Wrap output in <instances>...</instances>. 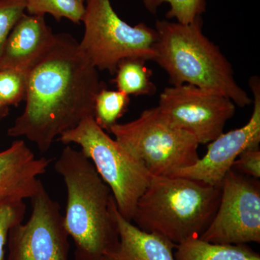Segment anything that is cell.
I'll list each match as a JSON object with an SVG mask.
<instances>
[{"label": "cell", "instance_id": "cell-1", "mask_svg": "<svg viewBox=\"0 0 260 260\" xmlns=\"http://www.w3.org/2000/svg\"><path fill=\"white\" fill-rule=\"evenodd\" d=\"M103 88L98 70L68 34H54L47 49L28 71L25 109L8 130L25 138L42 153L64 132L93 116Z\"/></svg>", "mask_w": 260, "mask_h": 260}, {"label": "cell", "instance_id": "cell-2", "mask_svg": "<svg viewBox=\"0 0 260 260\" xmlns=\"http://www.w3.org/2000/svg\"><path fill=\"white\" fill-rule=\"evenodd\" d=\"M68 192L65 229L75 242V260H100L119 242L115 200L92 162L67 145L54 164Z\"/></svg>", "mask_w": 260, "mask_h": 260}, {"label": "cell", "instance_id": "cell-3", "mask_svg": "<svg viewBox=\"0 0 260 260\" xmlns=\"http://www.w3.org/2000/svg\"><path fill=\"white\" fill-rule=\"evenodd\" d=\"M155 29L153 61L165 70L172 85L188 84L220 93L238 107L252 103L238 85L226 57L203 34L201 16L189 24L158 20Z\"/></svg>", "mask_w": 260, "mask_h": 260}, {"label": "cell", "instance_id": "cell-4", "mask_svg": "<svg viewBox=\"0 0 260 260\" xmlns=\"http://www.w3.org/2000/svg\"><path fill=\"white\" fill-rule=\"evenodd\" d=\"M220 186L180 177H155L140 197L133 220L137 226L178 244L200 237L218 210Z\"/></svg>", "mask_w": 260, "mask_h": 260}, {"label": "cell", "instance_id": "cell-5", "mask_svg": "<svg viewBox=\"0 0 260 260\" xmlns=\"http://www.w3.org/2000/svg\"><path fill=\"white\" fill-rule=\"evenodd\" d=\"M58 140L67 145H79L80 151L110 188L118 211L132 221L138 200L153 177L145 166L112 139L93 116L85 118L74 129L64 132Z\"/></svg>", "mask_w": 260, "mask_h": 260}, {"label": "cell", "instance_id": "cell-6", "mask_svg": "<svg viewBox=\"0 0 260 260\" xmlns=\"http://www.w3.org/2000/svg\"><path fill=\"white\" fill-rule=\"evenodd\" d=\"M109 132L152 176L170 177L200 158L196 138L171 124L158 107L145 109L135 120L117 123Z\"/></svg>", "mask_w": 260, "mask_h": 260}, {"label": "cell", "instance_id": "cell-7", "mask_svg": "<svg viewBox=\"0 0 260 260\" xmlns=\"http://www.w3.org/2000/svg\"><path fill=\"white\" fill-rule=\"evenodd\" d=\"M79 47L97 70L115 75L126 59L153 60L157 32L144 23L132 26L116 14L110 0H85Z\"/></svg>", "mask_w": 260, "mask_h": 260}, {"label": "cell", "instance_id": "cell-8", "mask_svg": "<svg viewBox=\"0 0 260 260\" xmlns=\"http://www.w3.org/2000/svg\"><path fill=\"white\" fill-rule=\"evenodd\" d=\"M220 188L218 210L200 239L219 244L260 243L259 181L232 169Z\"/></svg>", "mask_w": 260, "mask_h": 260}, {"label": "cell", "instance_id": "cell-9", "mask_svg": "<svg viewBox=\"0 0 260 260\" xmlns=\"http://www.w3.org/2000/svg\"><path fill=\"white\" fill-rule=\"evenodd\" d=\"M30 200L31 215L10 229L5 260H69L70 237L60 206L42 183Z\"/></svg>", "mask_w": 260, "mask_h": 260}, {"label": "cell", "instance_id": "cell-10", "mask_svg": "<svg viewBox=\"0 0 260 260\" xmlns=\"http://www.w3.org/2000/svg\"><path fill=\"white\" fill-rule=\"evenodd\" d=\"M159 111L173 125L190 133L199 144H208L223 133L236 105L220 93L184 84L164 89Z\"/></svg>", "mask_w": 260, "mask_h": 260}, {"label": "cell", "instance_id": "cell-11", "mask_svg": "<svg viewBox=\"0 0 260 260\" xmlns=\"http://www.w3.org/2000/svg\"><path fill=\"white\" fill-rule=\"evenodd\" d=\"M253 93V112L242 127L222 133L210 142L208 151L189 167L179 169L170 177L189 178L214 186H220L225 174L246 149L259 146L260 143V83L257 77L249 80Z\"/></svg>", "mask_w": 260, "mask_h": 260}, {"label": "cell", "instance_id": "cell-12", "mask_svg": "<svg viewBox=\"0 0 260 260\" xmlns=\"http://www.w3.org/2000/svg\"><path fill=\"white\" fill-rule=\"evenodd\" d=\"M50 162L37 158L23 140H15L0 151V198L30 199L42 183L39 176L47 172Z\"/></svg>", "mask_w": 260, "mask_h": 260}, {"label": "cell", "instance_id": "cell-13", "mask_svg": "<svg viewBox=\"0 0 260 260\" xmlns=\"http://www.w3.org/2000/svg\"><path fill=\"white\" fill-rule=\"evenodd\" d=\"M54 36L44 16L24 15L7 39L0 57V70L28 71L47 49Z\"/></svg>", "mask_w": 260, "mask_h": 260}, {"label": "cell", "instance_id": "cell-14", "mask_svg": "<svg viewBox=\"0 0 260 260\" xmlns=\"http://www.w3.org/2000/svg\"><path fill=\"white\" fill-rule=\"evenodd\" d=\"M114 218L119 231V244L100 260H175L174 249L177 244L172 241L133 225L121 216L116 205Z\"/></svg>", "mask_w": 260, "mask_h": 260}, {"label": "cell", "instance_id": "cell-15", "mask_svg": "<svg viewBox=\"0 0 260 260\" xmlns=\"http://www.w3.org/2000/svg\"><path fill=\"white\" fill-rule=\"evenodd\" d=\"M175 260H260L259 253L246 244H219L191 237L177 244Z\"/></svg>", "mask_w": 260, "mask_h": 260}, {"label": "cell", "instance_id": "cell-16", "mask_svg": "<svg viewBox=\"0 0 260 260\" xmlns=\"http://www.w3.org/2000/svg\"><path fill=\"white\" fill-rule=\"evenodd\" d=\"M140 59H124L118 65L114 81L118 90L127 95H151L155 86L151 80V70Z\"/></svg>", "mask_w": 260, "mask_h": 260}, {"label": "cell", "instance_id": "cell-17", "mask_svg": "<svg viewBox=\"0 0 260 260\" xmlns=\"http://www.w3.org/2000/svg\"><path fill=\"white\" fill-rule=\"evenodd\" d=\"M129 102L126 94L103 88L95 97L94 119L103 129L109 131L125 113Z\"/></svg>", "mask_w": 260, "mask_h": 260}, {"label": "cell", "instance_id": "cell-18", "mask_svg": "<svg viewBox=\"0 0 260 260\" xmlns=\"http://www.w3.org/2000/svg\"><path fill=\"white\" fill-rule=\"evenodd\" d=\"M29 15L45 16L51 15L57 21L67 18L74 23L83 19L85 4L79 0H25Z\"/></svg>", "mask_w": 260, "mask_h": 260}, {"label": "cell", "instance_id": "cell-19", "mask_svg": "<svg viewBox=\"0 0 260 260\" xmlns=\"http://www.w3.org/2000/svg\"><path fill=\"white\" fill-rule=\"evenodd\" d=\"M143 5L152 14L156 13L164 3L170 5L168 19H176L178 23L189 24L206 10L205 0H143Z\"/></svg>", "mask_w": 260, "mask_h": 260}, {"label": "cell", "instance_id": "cell-20", "mask_svg": "<svg viewBox=\"0 0 260 260\" xmlns=\"http://www.w3.org/2000/svg\"><path fill=\"white\" fill-rule=\"evenodd\" d=\"M27 82L26 70L11 68L0 70V104L10 107L25 100Z\"/></svg>", "mask_w": 260, "mask_h": 260}, {"label": "cell", "instance_id": "cell-21", "mask_svg": "<svg viewBox=\"0 0 260 260\" xmlns=\"http://www.w3.org/2000/svg\"><path fill=\"white\" fill-rule=\"evenodd\" d=\"M24 199L18 197L0 198V260H5V246L10 229L23 222L26 213Z\"/></svg>", "mask_w": 260, "mask_h": 260}, {"label": "cell", "instance_id": "cell-22", "mask_svg": "<svg viewBox=\"0 0 260 260\" xmlns=\"http://www.w3.org/2000/svg\"><path fill=\"white\" fill-rule=\"evenodd\" d=\"M25 10V0H0V57L10 32Z\"/></svg>", "mask_w": 260, "mask_h": 260}, {"label": "cell", "instance_id": "cell-23", "mask_svg": "<svg viewBox=\"0 0 260 260\" xmlns=\"http://www.w3.org/2000/svg\"><path fill=\"white\" fill-rule=\"evenodd\" d=\"M232 169L247 177L259 179L260 177L259 147L246 149L234 162Z\"/></svg>", "mask_w": 260, "mask_h": 260}, {"label": "cell", "instance_id": "cell-24", "mask_svg": "<svg viewBox=\"0 0 260 260\" xmlns=\"http://www.w3.org/2000/svg\"><path fill=\"white\" fill-rule=\"evenodd\" d=\"M9 108L0 104V121L8 115V114H9Z\"/></svg>", "mask_w": 260, "mask_h": 260}, {"label": "cell", "instance_id": "cell-25", "mask_svg": "<svg viewBox=\"0 0 260 260\" xmlns=\"http://www.w3.org/2000/svg\"><path fill=\"white\" fill-rule=\"evenodd\" d=\"M80 2H81L82 3H83V4H85V0H79Z\"/></svg>", "mask_w": 260, "mask_h": 260}]
</instances>
